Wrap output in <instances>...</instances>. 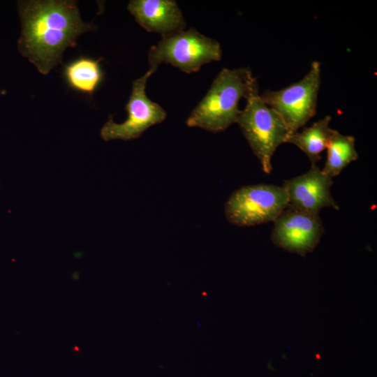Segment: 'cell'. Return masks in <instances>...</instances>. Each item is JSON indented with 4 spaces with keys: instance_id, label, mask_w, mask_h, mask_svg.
<instances>
[{
    "instance_id": "52a82bcc",
    "label": "cell",
    "mask_w": 377,
    "mask_h": 377,
    "mask_svg": "<svg viewBox=\"0 0 377 377\" xmlns=\"http://www.w3.org/2000/svg\"><path fill=\"white\" fill-rule=\"evenodd\" d=\"M155 71L149 68L145 75L133 81L131 94L125 107L127 119L118 124L110 117L100 132L104 140H133L149 127L165 120L167 115L165 110L151 101L146 94L147 80Z\"/></svg>"
},
{
    "instance_id": "3957f363",
    "label": "cell",
    "mask_w": 377,
    "mask_h": 377,
    "mask_svg": "<svg viewBox=\"0 0 377 377\" xmlns=\"http://www.w3.org/2000/svg\"><path fill=\"white\" fill-rule=\"evenodd\" d=\"M222 51L216 40L191 28L162 36L148 53L149 68L156 71L162 64H170L183 72L191 73L213 61H219Z\"/></svg>"
},
{
    "instance_id": "277c9868",
    "label": "cell",
    "mask_w": 377,
    "mask_h": 377,
    "mask_svg": "<svg viewBox=\"0 0 377 377\" xmlns=\"http://www.w3.org/2000/svg\"><path fill=\"white\" fill-rule=\"evenodd\" d=\"M264 172L272 171V158L277 147L286 142L290 132L276 114L256 94L246 99L237 121Z\"/></svg>"
},
{
    "instance_id": "4fadbf2b",
    "label": "cell",
    "mask_w": 377,
    "mask_h": 377,
    "mask_svg": "<svg viewBox=\"0 0 377 377\" xmlns=\"http://www.w3.org/2000/svg\"><path fill=\"white\" fill-rule=\"evenodd\" d=\"M355 139L334 130L327 146V158L322 170L331 177H337L352 161L358 158Z\"/></svg>"
},
{
    "instance_id": "30bf717a",
    "label": "cell",
    "mask_w": 377,
    "mask_h": 377,
    "mask_svg": "<svg viewBox=\"0 0 377 377\" xmlns=\"http://www.w3.org/2000/svg\"><path fill=\"white\" fill-rule=\"evenodd\" d=\"M127 8L136 22L149 32L165 36L186 27L183 14L173 0H132Z\"/></svg>"
},
{
    "instance_id": "5b68a950",
    "label": "cell",
    "mask_w": 377,
    "mask_h": 377,
    "mask_svg": "<svg viewBox=\"0 0 377 377\" xmlns=\"http://www.w3.org/2000/svg\"><path fill=\"white\" fill-rule=\"evenodd\" d=\"M288 206L283 186L258 184L234 191L225 203L224 214L234 226H252L274 221Z\"/></svg>"
},
{
    "instance_id": "ba28073f",
    "label": "cell",
    "mask_w": 377,
    "mask_h": 377,
    "mask_svg": "<svg viewBox=\"0 0 377 377\" xmlns=\"http://www.w3.org/2000/svg\"><path fill=\"white\" fill-rule=\"evenodd\" d=\"M323 233L319 216L288 207L274 221L271 239L276 246L304 257L314 250Z\"/></svg>"
},
{
    "instance_id": "8992f818",
    "label": "cell",
    "mask_w": 377,
    "mask_h": 377,
    "mask_svg": "<svg viewBox=\"0 0 377 377\" xmlns=\"http://www.w3.org/2000/svg\"><path fill=\"white\" fill-rule=\"evenodd\" d=\"M320 72V62L314 61L300 81L282 89H267L260 94L263 102L281 117L290 133L297 131L316 114Z\"/></svg>"
},
{
    "instance_id": "8fae6325",
    "label": "cell",
    "mask_w": 377,
    "mask_h": 377,
    "mask_svg": "<svg viewBox=\"0 0 377 377\" xmlns=\"http://www.w3.org/2000/svg\"><path fill=\"white\" fill-rule=\"evenodd\" d=\"M102 59L80 57L64 66V76L73 89L91 96L103 80Z\"/></svg>"
},
{
    "instance_id": "7c38bea8",
    "label": "cell",
    "mask_w": 377,
    "mask_h": 377,
    "mask_svg": "<svg viewBox=\"0 0 377 377\" xmlns=\"http://www.w3.org/2000/svg\"><path fill=\"white\" fill-rule=\"evenodd\" d=\"M330 115L316 121L302 131L290 133L286 142L296 145L308 156L311 165L321 158L320 154L327 148L333 129L330 127Z\"/></svg>"
},
{
    "instance_id": "9c48e42d",
    "label": "cell",
    "mask_w": 377,
    "mask_h": 377,
    "mask_svg": "<svg viewBox=\"0 0 377 377\" xmlns=\"http://www.w3.org/2000/svg\"><path fill=\"white\" fill-rule=\"evenodd\" d=\"M332 184V178L315 165L304 174L284 181L282 186L287 193L288 207L319 216L324 207L339 209L331 195Z\"/></svg>"
},
{
    "instance_id": "7a4b0ae2",
    "label": "cell",
    "mask_w": 377,
    "mask_h": 377,
    "mask_svg": "<svg viewBox=\"0 0 377 377\" xmlns=\"http://www.w3.org/2000/svg\"><path fill=\"white\" fill-rule=\"evenodd\" d=\"M258 94V85L249 68H224L186 120L189 127L219 133L237 123L239 101Z\"/></svg>"
},
{
    "instance_id": "6da1fadb",
    "label": "cell",
    "mask_w": 377,
    "mask_h": 377,
    "mask_svg": "<svg viewBox=\"0 0 377 377\" xmlns=\"http://www.w3.org/2000/svg\"><path fill=\"white\" fill-rule=\"evenodd\" d=\"M18 10L19 50L43 75L61 62L67 47L75 46L79 36L94 27L82 20L74 1H19Z\"/></svg>"
}]
</instances>
